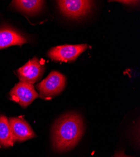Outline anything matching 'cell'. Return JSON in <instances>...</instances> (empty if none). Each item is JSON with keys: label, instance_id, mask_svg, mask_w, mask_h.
<instances>
[{"label": "cell", "instance_id": "obj_1", "mask_svg": "<svg viewBox=\"0 0 140 157\" xmlns=\"http://www.w3.org/2000/svg\"><path fill=\"white\" fill-rule=\"evenodd\" d=\"M82 117L75 113H69L59 118L52 128V144L55 150L60 152L72 149L84 133Z\"/></svg>", "mask_w": 140, "mask_h": 157}, {"label": "cell", "instance_id": "obj_2", "mask_svg": "<svg viewBox=\"0 0 140 157\" xmlns=\"http://www.w3.org/2000/svg\"><path fill=\"white\" fill-rule=\"evenodd\" d=\"M66 84V77L57 71H52L45 78L37 84L42 98H52L60 93Z\"/></svg>", "mask_w": 140, "mask_h": 157}, {"label": "cell", "instance_id": "obj_3", "mask_svg": "<svg viewBox=\"0 0 140 157\" xmlns=\"http://www.w3.org/2000/svg\"><path fill=\"white\" fill-rule=\"evenodd\" d=\"M89 48L87 44L64 45L55 47L48 52V56L53 61L72 62Z\"/></svg>", "mask_w": 140, "mask_h": 157}, {"label": "cell", "instance_id": "obj_4", "mask_svg": "<svg viewBox=\"0 0 140 157\" xmlns=\"http://www.w3.org/2000/svg\"><path fill=\"white\" fill-rule=\"evenodd\" d=\"M57 2L62 13L72 18H79L86 15L93 6V2L86 0H62Z\"/></svg>", "mask_w": 140, "mask_h": 157}, {"label": "cell", "instance_id": "obj_5", "mask_svg": "<svg viewBox=\"0 0 140 157\" xmlns=\"http://www.w3.org/2000/svg\"><path fill=\"white\" fill-rule=\"evenodd\" d=\"M9 96L11 100L17 102L25 108L38 98L39 94L32 84L20 81L11 90Z\"/></svg>", "mask_w": 140, "mask_h": 157}, {"label": "cell", "instance_id": "obj_6", "mask_svg": "<svg viewBox=\"0 0 140 157\" xmlns=\"http://www.w3.org/2000/svg\"><path fill=\"white\" fill-rule=\"evenodd\" d=\"M44 70V63L34 57L17 71V75L21 82L32 84L40 80Z\"/></svg>", "mask_w": 140, "mask_h": 157}, {"label": "cell", "instance_id": "obj_7", "mask_svg": "<svg viewBox=\"0 0 140 157\" xmlns=\"http://www.w3.org/2000/svg\"><path fill=\"white\" fill-rule=\"evenodd\" d=\"M9 123L15 142H23L36 136L30 124L22 117H10Z\"/></svg>", "mask_w": 140, "mask_h": 157}, {"label": "cell", "instance_id": "obj_8", "mask_svg": "<svg viewBox=\"0 0 140 157\" xmlns=\"http://www.w3.org/2000/svg\"><path fill=\"white\" fill-rule=\"evenodd\" d=\"M27 39L17 30L9 27L0 29V49L11 45H22Z\"/></svg>", "mask_w": 140, "mask_h": 157}, {"label": "cell", "instance_id": "obj_9", "mask_svg": "<svg viewBox=\"0 0 140 157\" xmlns=\"http://www.w3.org/2000/svg\"><path fill=\"white\" fill-rule=\"evenodd\" d=\"M45 2L40 0H20V1H13L12 5L19 11L25 13L27 14L33 15L39 12Z\"/></svg>", "mask_w": 140, "mask_h": 157}, {"label": "cell", "instance_id": "obj_10", "mask_svg": "<svg viewBox=\"0 0 140 157\" xmlns=\"http://www.w3.org/2000/svg\"><path fill=\"white\" fill-rule=\"evenodd\" d=\"M9 120L4 115H0V145L7 148L13 145Z\"/></svg>", "mask_w": 140, "mask_h": 157}, {"label": "cell", "instance_id": "obj_11", "mask_svg": "<svg viewBox=\"0 0 140 157\" xmlns=\"http://www.w3.org/2000/svg\"><path fill=\"white\" fill-rule=\"evenodd\" d=\"M117 2L122 3H124L126 5H131L138 4L139 2V1H117Z\"/></svg>", "mask_w": 140, "mask_h": 157}, {"label": "cell", "instance_id": "obj_12", "mask_svg": "<svg viewBox=\"0 0 140 157\" xmlns=\"http://www.w3.org/2000/svg\"><path fill=\"white\" fill-rule=\"evenodd\" d=\"M113 157H134V156H130L126 155L123 151H119L114 155V156Z\"/></svg>", "mask_w": 140, "mask_h": 157}]
</instances>
